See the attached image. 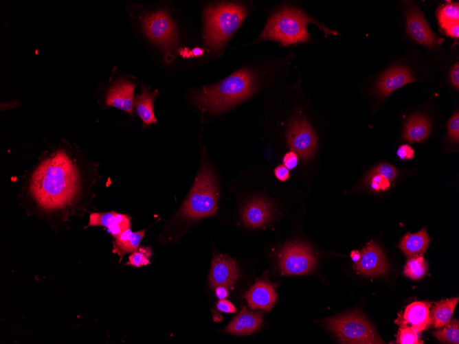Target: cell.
Masks as SVG:
<instances>
[{
    "label": "cell",
    "instance_id": "52a82bcc",
    "mask_svg": "<svg viewBox=\"0 0 459 344\" xmlns=\"http://www.w3.org/2000/svg\"><path fill=\"white\" fill-rule=\"evenodd\" d=\"M143 32L153 43L170 54L177 42L175 24L168 13L159 10L140 16Z\"/></svg>",
    "mask_w": 459,
    "mask_h": 344
},
{
    "label": "cell",
    "instance_id": "7a4b0ae2",
    "mask_svg": "<svg viewBox=\"0 0 459 344\" xmlns=\"http://www.w3.org/2000/svg\"><path fill=\"white\" fill-rule=\"evenodd\" d=\"M256 89L254 73L243 69L216 84L194 91L192 100L204 111L220 113L247 99Z\"/></svg>",
    "mask_w": 459,
    "mask_h": 344
},
{
    "label": "cell",
    "instance_id": "8d00e7d4",
    "mask_svg": "<svg viewBox=\"0 0 459 344\" xmlns=\"http://www.w3.org/2000/svg\"><path fill=\"white\" fill-rule=\"evenodd\" d=\"M451 82L453 86L458 90L459 89V64L457 62L453 67L450 74Z\"/></svg>",
    "mask_w": 459,
    "mask_h": 344
},
{
    "label": "cell",
    "instance_id": "3957f363",
    "mask_svg": "<svg viewBox=\"0 0 459 344\" xmlns=\"http://www.w3.org/2000/svg\"><path fill=\"white\" fill-rule=\"evenodd\" d=\"M247 16V10L238 3H220L205 7L203 11V39L214 50L222 48Z\"/></svg>",
    "mask_w": 459,
    "mask_h": 344
},
{
    "label": "cell",
    "instance_id": "ab89813d",
    "mask_svg": "<svg viewBox=\"0 0 459 344\" xmlns=\"http://www.w3.org/2000/svg\"><path fill=\"white\" fill-rule=\"evenodd\" d=\"M350 255L352 261L357 262L360 259L361 253H359L358 251L355 250L350 253Z\"/></svg>",
    "mask_w": 459,
    "mask_h": 344
},
{
    "label": "cell",
    "instance_id": "f1b7e54d",
    "mask_svg": "<svg viewBox=\"0 0 459 344\" xmlns=\"http://www.w3.org/2000/svg\"><path fill=\"white\" fill-rule=\"evenodd\" d=\"M418 334L410 327L401 325L399 330L396 342L399 344H423V341L419 340Z\"/></svg>",
    "mask_w": 459,
    "mask_h": 344
},
{
    "label": "cell",
    "instance_id": "d6986e66",
    "mask_svg": "<svg viewBox=\"0 0 459 344\" xmlns=\"http://www.w3.org/2000/svg\"><path fill=\"white\" fill-rule=\"evenodd\" d=\"M262 314L260 312L248 311L244 307L232 320L225 331L227 333L244 336L256 332L262 325Z\"/></svg>",
    "mask_w": 459,
    "mask_h": 344
},
{
    "label": "cell",
    "instance_id": "ac0fdd59",
    "mask_svg": "<svg viewBox=\"0 0 459 344\" xmlns=\"http://www.w3.org/2000/svg\"><path fill=\"white\" fill-rule=\"evenodd\" d=\"M245 299L252 310H271L277 294L272 286L264 281H257L246 293Z\"/></svg>",
    "mask_w": 459,
    "mask_h": 344
},
{
    "label": "cell",
    "instance_id": "7c38bea8",
    "mask_svg": "<svg viewBox=\"0 0 459 344\" xmlns=\"http://www.w3.org/2000/svg\"><path fill=\"white\" fill-rule=\"evenodd\" d=\"M406 30L409 36L420 44L429 47L436 44L434 34L423 14L416 6L410 5L407 11Z\"/></svg>",
    "mask_w": 459,
    "mask_h": 344
},
{
    "label": "cell",
    "instance_id": "603a6c76",
    "mask_svg": "<svg viewBox=\"0 0 459 344\" xmlns=\"http://www.w3.org/2000/svg\"><path fill=\"white\" fill-rule=\"evenodd\" d=\"M429 241L426 228L424 227L416 233L405 234L399 246L407 257H412L421 255L427 248Z\"/></svg>",
    "mask_w": 459,
    "mask_h": 344
},
{
    "label": "cell",
    "instance_id": "836d02e7",
    "mask_svg": "<svg viewBox=\"0 0 459 344\" xmlns=\"http://www.w3.org/2000/svg\"><path fill=\"white\" fill-rule=\"evenodd\" d=\"M298 162V156L293 151L287 152L283 157V165L289 170L293 169L297 165Z\"/></svg>",
    "mask_w": 459,
    "mask_h": 344
},
{
    "label": "cell",
    "instance_id": "4dcf8cb0",
    "mask_svg": "<svg viewBox=\"0 0 459 344\" xmlns=\"http://www.w3.org/2000/svg\"><path fill=\"white\" fill-rule=\"evenodd\" d=\"M372 172L379 174L389 180L393 181L396 176L397 171L395 167L388 163H381L374 168Z\"/></svg>",
    "mask_w": 459,
    "mask_h": 344
},
{
    "label": "cell",
    "instance_id": "ffe728a7",
    "mask_svg": "<svg viewBox=\"0 0 459 344\" xmlns=\"http://www.w3.org/2000/svg\"><path fill=\"white\" fill-rule=\"evenodd\" d=\"M432 124L424 115L415 113L407 119L403 130V139L410 142H418L427 139L431 130Z\"/></svg>",
    "mask_w": 459,
    "mask_h": 344
},
{
    "label": "cell",
    "instance_id": "9a60e30c",
    "mask_svg": "<svg viewBox=\"0 0 459 344\" xmlns=\"http://www.w3.org/2000/svg\"><path fill=\"white\" fill-rule=\"evenodd\" d=\"M136 84L124 78H119L109 89L105 102L132 115L134 106V89Z\"/></svg>",
    "mask_w": 459,
    "mask_h": 344
},
{
    "label": "cell",
    "instance_id": "1f68e13d",
    "mask_svg": "<svg viewBox=\"0 0 459 344\" xmlns=\"http://www.w3.org/2000/svg\"><path fill=\"white\" fill-rule=\"evenodd\" d=\"M448 136L454 142L459 141V113H456L448 123Z\"/></svg>",
    "mask_w": 459,
    "mask_h": 344
},
{
    "label": "cell",
    "instance_id": "484cf974",
    "mask_svg": "<svg viewBox=\"0 0 459 344\" xmlns=\"http://www.w3.org/2000/svg\"><path fill=\"white\" fill-rule=\"evenodd\" d=\"M438 20L442 28L454 23L459 22V5L458 3H448L441 5L438 10Z\"/></svg>",
    "mask_w": 459,
    "mask_h": 344
},
{
    "label": "cell",
    "instance_id": "e0dca14e",
    "mask_svg": "<svg viewBox=\"0 0 459 344\" xmlns=\"http://www.w3.org/2000/svg\"><path fill=\"white\" fill-rule=\"evenodd\" d=\"M271 205L262 198H254L243 207L241 217L245 225L249 228H258L267 224L272 218Z\"/></svg>",
    "mask_w": 459,
    "mask_h": 344
},
{
    "label": "cell",
    "instance_id": "4fadbf2b",
    "mask_svg": "<svg viewBox=\"0 0 459 344\" xmlns=\"http://www.w3.org/2000/svg\"><path fill=\"white\" fill-rule=\"evenodd\" d=\"M412 72L405 66H394L385 71L376 84V93L387 97L400 87L416 81Z\"/></svg>",
    "mask_w": 459,
    "mask_h": 344
},
{
    "label": "cell",
    "instance_id": "f35d334b",
    "mask_svg": "<svg viewBox=\"0 0 459 344\" xmlns=\"http://www.w3.org/2000/svg\"><path fill=\"white\" fill-rule=\"evenodd\" d=\"M214 289L216 296L219 299H225L229 295V292L225 286H220L216 287Z\"/></svg>",
    "mask_w": 459,
    "mask_h": 344
},
{
    "label": "cell",
    "instance_id": "d590c367",
    "mask_svg": "<svg viewBox=\"0 0 459 344\" xmlns=\"http://www.w3.org/2000/svg\"><path fill=\"white\" fill-rule=\"evenodd\" d=\"M274 174L276 178L281 181H285L289 177V169L284 165H278L274 170Z\"/></svg>",
    "mask_w": 459,
    "mask_h": 344
},
{
    "label": "cell",
    "instance_id": "9c48e42d",
    "mask_svg": "<svg viewBox=\"0 0 459 344\" xmlns=\"http://www.w3.org/2000/svg\"><path fill=\"white\" fill-rule=\"evenodd\" d=\"M287 138L291 151L303 161L311 159L315 154L317 146V137L304 118L293 119L287 131Z\"/></svg>",
    "mask_w": 459,
    "mask_h": 344
},
{
    "label": "cell",
    "instance_id": "2e32d148",
    "mask_svg": "<svg viewBox=\"0 0 459 344\" xmlns=\"http://www.w3.org/2000/svg\"><path fill=\"white\" fill-rule=\"evenodd\" d=\"M131 217L115 212H93L89 216V227H103L114 238H118L124 231L131 228Z\"/></svg>",
    "mask_w": 459,
    "mask_h": 344
},
{
    "label": "cell",
    "instance_id": "4316f807",
    "mask_svg": "<svg viewBox=\"0 0 459 344\" xmlns=\"http://www.w3.org/2000/svg\"><path fill=\"white\" fill-rule=\"evenodd\" d=\"M441 330L435 331L434 335L440 341L446 343H459V322L457 319L450 320Z\"/></svg>",
    "mask_w": 459,
    "mask_h": 344
},
{
    "label": "cell",
    "instance_id": "cb8c5ba5",
    "mask_svg": "<svg viewBox=\"0 0 459 344\" xmlns=\"http://www.w3.org/2000/svg\"><path fill=\"white\" fill-rule=\"evenodd\" d=\"M458 300V297H456L442 299L434 304L430 318L431 323L435 328L444 326L451 320Z\"/></svg>",
    "mask_w": 459,
    "mask_h": 344
},
{
    "label": "cell",
    "instance_id": "277c9868",
    "mask_svg": "<svg viewBox=\"0 0 459 344\" xmlns=\"http://www.w3.org/2000/svg\"><path fill=\"white\" fill-rule=\"evenodd\" d=\"M218 197L216 177L209 164L204 162L179 214L190 220L212 216L218 209Z\"/></svg>",
    "mask_w": 459,
    "mask_h": 344
},
{
    "label": "cell",
    "instance_id": "83f0119b",
    "mask_svg": "<svg viewBox=\"0 0 459 344\" xmlns=\"http://www.w3.org/2000/svg\"><path fill=\"white\" fill-rule=\"evenodd\" d=\"M153 255V251L148 246H142L138 248L136 251L131 253L128 257V262L125 265L132 266L139 268L150 264V258Z\"/></svg>",
    "mask_w": 459,
    "mask_h": 344
},
{
    "label": "cell",
    "instance_id": "ba28073f",
    "mask_svg": "<svg viewBox=\"0 0 459 344\" xmlns=\"http://www.w3.org/2000/svg\"><path fill=\"white\" fill-rule=\"evenodd\" d=\"M281 273L285 275H301L313 272L317 264L315 255L306 243L291 242L278 254Z\"/></svg>",
    "mask_w": 459,
    "mask_h": 344
},
{
    "label": "cell",
    "instance_id": "30bf717a",
    "mask_svg": "<svg viewBox=\"0 0 459 344\" xmlns=\"http://www.w3.org/2000/svg\"><path fill=\"white\" fill-rule=\"evenodd\" d=\"M355 268L359 274L367 276H379L386 273L388 265L380 247L373 241L362 249L360 259Z\"/></svg>",
    "mask_w": 459,
    "mask_h": 344
},
{
    "label": "cell",
    "instance_id": "f546056e",
    "mask_svg": "<svg viewBox=\"0 0 459 344\" xmlns=\"http://www.w3.org/2000/svg\"><path fill=\"white\" fill-rule=\"evenodd\" d=\"M370 187L377 192L385 190L390 187V182L382 175L370 172L367 177Z\"/></svg>",
    "mask_w": 459,
    "mask_h": 344
},
{
    "label": "cell",
    "instance_id": "44dd1931",
    "mask_svg": "<svg viewBox=\"0 0 459 344\" xmlns=\"http://www.w3.org/2000/svg\"><path fill=\"white\" fill-rule=\"evenodd\" d=\"M159 93L157 90L150 91L142 87V93L134 98V106L137 114L142 120L144 125L157 123L154 113V102Z\"/></svg>",
    "mask_w": 459,
    "mask_h": 344
},
{
    "label": "cell",
    "instance_id": "60d3db41",
    "mask_svg": "<svg viewBox=\"0 0 459 344\" xmlns=\"http://www.w3.org/2000/svg\"><path fill=\"white\" fill-rule=\"evenodd\" d=\"M203 52H204L203 49L199 47L194 48L192 51V54L197 57L203 55Z\"/></svg>",
    "mask_w": 459,
    "mask_h": 344
},
{
    "label": "cell",
    "instance_id": "e575fe53",
    "mask_svg": "<svg viewBox=\"0 0 459 344\" xmlns=\"http://www.w3.org/2000/svg\"><path fill=\"white\" fill-rule=\"evenodd\" d=\"M216 308L225 313H234L236 311L235 306L226 299H220L216 303Z\"/></svg>",
    "mask_w": 459,
    "mask_h": 344
},
{
    "label": "cell",
    "instance_id": "5bb4252c",
    "mask_svg": "<svg viewBox=\"0 0 459 344\" xmlns=\"http://www.w3.org/2000/svg\"><path fill=\"white\" fill-rule=\"evenodd\" d=\"M431 302L414 301L405 308L403 313L399 315L395 323L410 327L417 333L423 331L432 324L430 318Z\"/></svg>",
    "mask_w": 459,
    "mask_h": 344
},
{
    "label": "cell",
    "instance_id": "8fae6325",
    "mask_svg": "<svg viewBox=\"0 0 459 344\" xmlns=\"http://www.w3.org/2000/svg\"><path fill=\"white\" fill-rule=\"evenodd\" d=\"M240 276L237 263L226 255H216L212 262L209 275L210 286H232Z\"/></svg>",
    "mask_w": 459,
    "mask_h": 344
},
{
    "label": "cell",
    "instance_id": "6da1fadb",
    "mask_svg": "<svg viewBox=\"0 0 459 344\" xmlns=\"http://www.w3.org/2000/svg\"><path fill=\"white\" fill-rule=\"evenodd\" d=\"M85 170L67 151L58 149L34 168L27 181L28 192L43 210L67 209L82 190L87 178Z\"/></svg>",
    "mask_w": 459,
    "mask_h": 344
},
{
    "label": "cell",
    "instance_id": "5b68a950",
    "mask_svg": "<svg viewBox=\"0 0 459 344\" xmlns=\"http://www.w3.org/2000/svg\"><path fill=\"white\" fill-rule=\"evenodd\" d=\"M311 22L317 23L302 10L284 7L271 16L259 39L275 41L284 46L306 42L307 25Z\"/></svg>",
    "mask_w": 459,
    "mask_h": 344
},
{
    "label": "cell",
    "instance_id": "8992f818",
    "mask_svg": "<svg viewBox=\"0 0 459 344\" xmlns=\"http://www.w3.org/2000/svg\"><path fill=\"white\" fill-rule=\"evenodd\" d=\"M324 322L342 343H383L370 322L357 311L328 318Z\"/></svg>",
    "mask_w": 459,
    "mask_h": 344
},
{
    "label": "cell",
    "instance_id": "74e56055",
    "mask_svg": "<svg viewBox=\"0 0 459 344\" xmlns=\"http://www.w3.org/2000/svg\"><path fill=\"white\" fill-rule=\"evenodd\" d=\"M447 36L453 38L459 37V22L450 24L444 28Z\"/></svg>",
    "mask_w": 459,
    "mask_h": 344
},
{
    "label": "cell",
    "instance_id": "d4e9b609",
    "mask_svg": "<svg viewBox=\"0 0 459 344\" xmlns=\"http://www.w3.org/2000/svg\"><path fill=\"white\" fill-rule=\"evenodd\" d=\"M427 268V263L423 255H419L410 257L405 266L403 273L412 279H419L425 275Z\"/></svg>",
    "mask_w": 459,
    "mask_h": 344
},
{
    "label": "cell",
    "instance_id": "d6a6232c",
    "mask_svg": "<svg viewBox=\"0 0 459 344\" xmlns=\"http://www.w3.org/2000/svg\"><path fill=\"white\" fill-rule=\"evenodd\" d=\"M396 154L401 160H408L414 157V150L410 146L403 144L398 148Z\"/></svg>",
    "mask_w": 459,
    "mask_h": 344
},
{
    "label": "cell",
    "instance_id": "7402d4cb",
    "mask_svg": "<svg viewBox=\"0 0 459 344\" xmlns=\"http://www.w3.org/2000/svg\"><path fill=\"white\" fill-rule=\"evenodd\" d=\"M146 229L132 231L131 228L124 231L113 242V253L120 257L121 261L124 255L131 253L139 248Z\"/></svg>",
    "mask_w": 459,
    "mask_h": 344
}]
</instances>
